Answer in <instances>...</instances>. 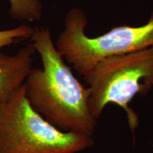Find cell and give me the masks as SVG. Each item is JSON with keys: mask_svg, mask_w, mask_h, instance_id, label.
Listing matches in <instances>:
<instances>
[{"mask_svg": "<svg viewBox=\"0 0 153 153\" xmlns=\"http://www.w3.org/2000/svg\"><path fill=\"white\" fill-rule=\"evenodd\" d=\"M30 41L42 62V68H32L24 83L30 106L61 131L92 136L97 120L89 108L88 88L58 52L48 26L34 28Z\"/></svg>", "mask_w": 153, "mask_h": 153, "instance_id": "cell-1", "label": "cell"}, {"mask_svg": "<svg viewBox=\"0 0 153 153\" xmlns=\"http://www.w3.org/2000/svg\"><path fill=\"white\" fill-rule=\"evenodd\" d=\"M94 145L92 136L61 131L36 112L24 85L0 101V153H79Z\"/></svg>", "mask_w": 153, "mask_h": 153, "instance_id": "cell-2", "label": "cell"}, {"mask_svg": "<svg viewBox=\"0 0 153 153\" xmlns=\"http://www.w3.org/2000/svg\"><path fill=\"white\" fill-rule=\"evenodd\" d=\"M34 28L28 25H21L14 28L0 30V48L30 40Z\"/></svg>", "mask_w": 153, "mask_h": 153, "instance_id": "cell-7", "label": "cell"}, {"mask_svg": "<svg viewBox=\"0 0 153 153\" xmlns=\"http://www.w3.org/2000/svg\"><path fill=\"white\" fill-rule=\"evenodd\" d=\"M35 53L31 44L22 48L13 55L0 52V101L8 99L22 87L33 68Z\"/></svg>", "mask_w": 153, "mask_h": 153, "instance_id": "cell-5", "label": "cell"}, {"mask_svg": "<svg viewBox=\"0 0 153 153\" xmlns=\"http://www.w3.org/2000/svg\"><path fill=\"white\" fill-rule=\"evenodd\" d=\"M89 90V105L97 120L108 104L123 108L132 132L139 119L129 104L137 94L153 87V47L108 57L83 76Z\"/></svg>", "mask_w": 153, "mask_h": 153, "instance_id": "cell-4", "label": "cell"}, {"mask_svg": "<svg viewBox=\"0 0 153 153\" xmlns=\"http://www.w3.org/2000/svg\"><path fill=\"white\" fill-rule=\"evenodd\" d=\"M9 14L11 19L33 22L43 16V5L41 0H8Z\"/></svg>", "mask_w": 153, "mask_h": 153, "instance_id": "cell-6", "label": "cell"}, {"mask_svg": "<svg viewBox=\"0 0 153 153\" xmlns=\"http://www.w3.org/2000/svg\"><path fill=\"white\" fill-rule=\"evenodd\" d=\"M87 24L85 11L70 9L55 43L65 62L82 76L104 59L153 47V16L141 26H116L97 37L86 33Z\"/></svg>", "mask_w": 153, "mask_h": 153, "instance_id": "cell-3", "label": "cell"}]
</instances>
